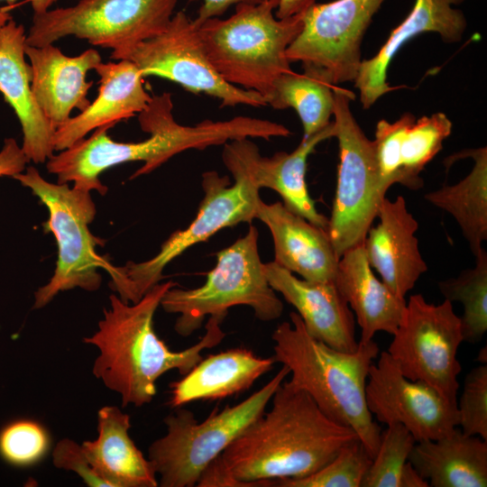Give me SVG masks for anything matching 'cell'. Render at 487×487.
<instances>
[{
	"label": "cell",
	"mask_w": 487,
	"mask_h": 487,
	"mask_svg": "<svg viewBox=\"0 0 487 487\" xmlns=\"http://www.w3.org/2000/svg\"><path fill=\"white\" fill-rule=\"evenodd\" d=\"M176 285L172 280L160 282L133 304L111 294L97 330L83 338L99 352L93 374L121 396L123 408L151 403L161 376L171 370L186 374L203 359L204 350L217 345L225 336L220 326L225 317L210 316L198 343L181 351L170 349L156 334L153 317L165 292Z\"/></svg>",
	"instance_id": "cell-1"
},
{
	"label": "cell",
	"mask_w": 487,
	"mask_h": 487,
	"mask_svg": "<svg viewBox=\"0 0 487 487\" xmlns=\"http://www.w3.org/2000/svg\"><path fill=\"white\" fill-rule=\"evenodd\" d=\"M263 412L222 453L241 481L306 477L332 460L355 432L328 418L303 390L282 382ZM359 439V438H358Z\"/></svg>",
	"instance_id": "cell-2"
},
{
	"label": "cell",
	"mask_w": 487,
	"mask_h": 487,
	"mask_svg": "<svg viewBox=\"0 0 487 487\" xmlns=\"http://www.w3.org/2000/svg\"><path fill=\"white\" fill-rule=\"evenodd\" d=\"M171 94L152 96L148 106L138 114L141 129L149 138L137 142H115L108 130L115 124L95 129L69 148L53 154L46 161L47 170L57 176V183H73V188L101 195L107 192L99 177L109 168L131 161L142 165L131 179L149 174L173 156L191 149L204 150L225 144L232 137L226 120H204L195 125H182L173 116Z\"/></svg>",
	"instance_id": "cell-3"
},
{
	"label": "cell",
	"mask_w": 487,
	"mask_h": 487,
	"mask_svg": "<svg viewBox=\"0 0 487 487\" xmlns=\"http://www.w3.org/2000/svg\"><path fill=\"white\" fill-rule=\"evenodd\" d=\"M289 318L272 333L275 361L289 369V381L328 418L353 429L372 458L381 429L368 409L365 386L378 345L359 341L354 352L339 351L311 336L297 312Z\"/></svg>",
	"instance_id": "cell-4"
},
{
	"label": "cell",
	"mask_w": 487,
	"mask_h": 487,
	"mask_svg": "<svg viewBox=\"0 0 487 487\" xmlns=\"http://www.w3.org/2000/svg\"><path fill=\"white\" fill-rule=\"evenodd\" d=\"M278 0L238 5L226 19L195 23L205 52L228 83L260 94L267 102L276 79L291 70L286 52L303 27V14L275 16Z\"/></svg>",
	"instance_id": "cell-5"
},
{
	"label": "cell",
	"mask_w": 487,
	"mask_h": 487,
	"mask_svg": "<svg viewBox=\"0 0 487 487\" xmlns=\"http://www.w3.org/2000/svg\"><path fill=\"white\" fill-rule=\"evenodd\" d=\"M234 179L215 170L202 174L204 198L196 217L183 230L173 232L160 251L142 262H129L124 266L111 265L109 287L124 302L135 303L163 278L166 266L190 247L207 241L218 231L256 219L261 202L260 188L245 170L234 161L222 158Z\"/></svg>",
	"instance_id": "cell-6"
},
{
	"label": "cell",
	"mask_w": 487,
	"mask_h": 487,
	"mask_svg": "<svg viewBox=\"0 0 487 487\" xmlns=\"http://www.w3.org/2000/svg\"><path fill=\"white\" fill-rule=\"evenodd\" d=\"M259 233L250 225L246 234L216 253V264L205 283L194 289H169L160 306L178 314L174 329L188 336L200 328L206 317H226L234 306L250 307L262 321L279 318L283 303L269 284L258 247Z\"/></svg>",
	"instance_id": "cell-7"
},
{
	"label": "cell",
	"mask_w": 487,
	"mask_h": 487,
	"mask_svg": "<svg viewBox=\"0 0 487 487\" xmlns=\"http://www.w3.org/2000/svg\"><path fill=\"white\" fill-rule=\"evenodd\" d=\"M289 374L282 365L259 391L234 406L216 408L200 423L192 411L177 409L164 418L166 434L148 448L147 458L161 487H192L203 469L220 455L264 411Z\"/></svg>",
	"instance_id": "cell-8"
},
{
	"label": "cell",
	"mask_w": 487,
	"mask_h": 487,
	"mask_svg": "<svg viewBox=\"0 0 487 487\" xmlns=\"http://www.w3.org/2000/svg\"><path fill=\"white\" fill-rule=\"evenodd\" d=\"M30 188L49 211L44 224L58 245V260L49 282L34 293L33 308H42L60 292L80 288L87 291L99 289L102 276L111 262L96 251L104 241L89 230L96 208L89 191L69 187L67 183H51L42 178L33 166L14 177Z\"/></svg>",
	"instance_id": "cell-9"
},
{
	"label": "cell",
	"mask_w": 487,
	"mask_h": 487,
	"mask_svg": "<svg viewBox=\"0 0 487 487\" xmlns=\"http://www.w3.org/2000/svg\"><path fill=\"white\" fill-rule=\"evenodd\" d=\"M335 136L339 163L327 233L336 256L363 243L377 218L382 190L373 141L366 137L351 112L354 94L334 86Z\"/></svg>",
	"instance_id": "cell-10"
},
{
	"label": "cell",
	"mask_w": 487,
	"mask_h": 487,
	"mask_svg": "<svg viewBox=\"0 0 487 487\" xmlns=\"http://www.w3.org/2000/svg\"><path fill=\"white\" fill-rule=\"evenodd\" d=\"M178 0H79L76 5L33 14L25 42L53 44L67 36L118 51L161 32Z\"/></svg>",
	"instance_id": "cell-11"
},
{
	"label": "cell",
	"mask_w": 487,
	"mask_h": 487,
	"mask_svg": "<svg viewBox=\"0 0 487 487\" xmlns=\"http://www.w3.org/2000/svg\"><path fill=\"white\" fill-rule=\"evenodd\" d=\"M392 335L387 352L402 374L456 402L462 370L457 352L464 337L453 303L445 299L435 305L422 294L411 295Z\"/></svg>",
	"instance_id": "cell-12"
},
{
	"label": "cell",
	"mask_w": 487,
	"mask_h": 487,
	"mask_svg": "<svg viewBox=\"0 0 487 487\" xmlns=\"http://www.w3.org/2000/svg\"><path fill=\"white\" fill-rule=\"evenodd\" d=\"M110 57L132 61L143 78H165L189 92L215 97L222 107L268 106L260 94L235 87L218 74L205 52L194 20L184 11L174 14L159 34L129 49L112 51Z\"/></svg>",
	"instance_id": "cell-13"
},
{
	"label": "cell",
	"mask_w": 487,
	"mask_h": 487,
	"mask_svg": "<svg viewBox=\"0 0 487 487\" xmlns=\"http://www.w3.org/2000/svg\"><path fill=\"white\" fill-rule=\"evenodd\" d=\"M385 0H335L315 3L303 14L300 33L287 50L289 61L332 86L354 81L362 60L361 44Z\"/></svg>",
	"instance_id": "cell-14"
},
{
	"label": "cell",
	"mask_w": 487,
	"mask_h": 487,
	"mask_svg": "<svg viewBox=\"0 0 487 487\" xmlns=\"http://www.w3.org/2000/svg\"><path fill=\"white\" fill-rule=\"evenodd\" d=\"M365 400L378 422L404 426L416 442L440 438L458 427L456 402L427 383L405 377L387 351L371 365Z\"/></svg>",
	"instance_id": "cell-15"
},
{
	"label": "cell",
	"mask_w": 487,
	"mask_h": 487,
	"mask_svg": "<svg viewBox=\"0 0 487 487\" xmlns=\"http://www.w3.org/2000/svg\"><path fill=\"white\" fill-rule=\"evenodd\" d=\"M334 136L335 125L332 121L321 132L302 138L291 152H279L271 157L262 156L251 138H244L225 143L222 157L243 168L260 189L267 188L274 190L281 197L287 208L327 231L328 218L317 211L309 195L306 170L308 158L316 147Z\"/></svg>",
	"instance_id": "cell-16"
},
{
	"label": "cell",
	"mask_w": 487,
	"mask_h": 487,
	"mask_svg": "<svg viewBox=\"0 0 487 487\" xmlns=\"http://www.w3.org/2000/svg\"><path fill=\"white\" fill-rule=\"evenodd\" d=\"M451 131V121L441 112L418 119L406 113L393 123L380 120L373 142L382 187L422 188L421 171L442 150Z\"/></svg>",
	"instance_id": "cell-17"
},
{
	"label": "cell",
	"mask_w": 487,
	"mask_h": 487,
	"mask_svg": "<svg viewBox=\"0 0 487 487\" xmlns=\"http://www.w3.org/2000/svg\"><path fill=\"white\" fill-rule=\"evenodd\" d=\"M377 218L378 224L370 227L363 243L366 259L382 282L397 297L405 299L427 271L415 236L418 223L401 196L394 200L384 198Z\"/></svg>",
	"instance_id": "cell-18"
},
{
	"label": "cell",
	"mask_w": 487,
	"mask_h": 487,
	"mask_svg": "<svg viewBox=\"0 0 487 487\" xmlns=\"http://www.w3.org/2000/svg\"><path fill=\"white\" fill-rule=\"evenodd\" d=\"M271 287L292 305L308 333L328 346L343 352H354V316L334 281H310L299 279L274 262L264 263Z\"/></svg>",
	"instance_id": "cell-19"
},
{
	"label": "cell",
	"mask_w": 487,
	"mask_h": 487,
	"mask_svg": "<svg viewBox=\"0 0 487 487\" xmlns=\"http://www.w3.org/2000/svg\"><path fill=\"white\" fill-rule=\"evenodd\" d=\"M24 51L30 61L35 101L56 130L71 117L74 109L81 112L90 104L87 93L93 82L87 81V74L102 62V58L94 48L69 57L53 44H25Z\"/></svg>",
	"instance_id": "cell-20"
},
{
	"label": "cell",
	"mask_w": 487,
	"mask_h": 487,
	"mask_svg": "<svg viewBox=\"0 0 487 487\" xmlns=\"http://www.w3.org/2000/svg\"><path fill=\"white\" fill-rule=\"evenodd\" d=\"M26 33L13 19L0 28V93L23 131L22 150L30 161L44 163L54 154L55 128L33 96L32 70L25 60Z\"/></svg>",
	"instance_id": "cell-21"
},
{
	"label": "cell",
	"mask_w": 487,
	"mask_h": 487,
	"mask_svg": "<svg viewBox=\"0 0 487 487\" xmlns=\"http://www.w3.org/2000/svg\"><path fill=\"white\" fill-rule=\"evenodd\" d=\"M464 0H415L405 20L391 33L379 51L362 60L354 85L363 107L370 108L381 96L394 89L387 83V70L400 49L416 35L436 32L446 42L459 41L467 26L464 13L454 5Z\"/></svg>",
	"instance_id": "cell-22"
},
{
	"label": "cell",
	"mask_w": 487,
	"mask_h": 487,
	"mask_svg": "<svg viewBox=\"0 0 487 487\" xmlns=\"http://www.w3.org/2000/svg\"><path fill=\"white\" fill-rule=\"evenodd\" d=\"M95 70L99 76L98 95L86 109L56 128V152L69 148L100 126L134 116L152 99L144 88L143 76L132 61H102Z\"/></svg>",
	"instance_id": "cell-23"
},
{
	"label": "cell",
	"mask_w": 487,
	"mask_h": 487,
	"mask_svg": "<svg viewBox=\"0 0 487 487\" xmlns=\"http://www.w3.org/2000/svg\"><path fill=\"white\" fill-rule=\"evenodd\" d=\"M256 219L269 228L274 262L310 281H334L339 258L326 230L287 208L261 200Z\"/></svg>",
	"instance_id": "cell-24"
},
{
	"label": "cell",
	"mask_w": 487,
	"mask_h": 487,
	"mask_svg": "<svg viewBox=\"0 0 487 487\" xmlns=\"http://www.w3.org/2000/svg\"><path fill=\"white\" fill-rule=\"evenodd\" d=\"M334 282L361 328L359 341L372 340L378 332L395 333L407 301L377 279L363 244L348 249L340 257Z\"/></svg>",
	"instance_id": "cell-25"
},
{
	"label": "cell",
	"mask_w": 487,
	"mask_h": 487,
	"mask_svg": "<svg viewBox=\"0 0 487 487\" xmlns=\"http://www.w3.org/2000/svg\"><path fill=\"white\" fill-rule=\"evenodd\" d=\"M130 416L116 406L97 411V436L81 446L96 473L109 487H156L152 464L131 438Z\"/></svg>",
	"instance_id": "cell-26"
},
{
	"label": "cell",
	"mask_w": 487,
	"mask_h": 487,
	"mask_svg": "<svg viewBox=\"0 0 487 487\" xmlns=\"http://www.w3.org/2000/svg\"><path fill=\"white\" fill-rule=\"evenodd\" d=\"M275 363L274 357L262 358L244 347L211 354L170 383L169 405L179 408L191 401L221 400L241 393L271 371Z\"/></svg>",
	"instance_id": "cell-27"
},
{
	"label": "cell",
	"mask_w": 487,
	"mask_h": 487,
	"mask_svg": "<svg viewBox=\"0 0 487 487\" xmlns=\"http://www.w3.org/2000/svg\"><path fill=\"white\" fill-rule=\"evenodd\" d=\"M408 461L433 487L487 486V440L464 434L417 442Z\"/></svg>",
	"instance_id": "cell-28"
},
{
	"label": "cell",
	"mask_w": 487,
	"mask_h": 487,
	"mask_svg": "<svg viewBox=\"0 0 487 487\" xmlns=\"http://www.w3.org/2000/svg\"><path fill=\"white\" fill-rule=\"evenodd\" d=\"M465 157L474 162L466 177L456 184L430 191L424 198L455 219L471 252L476 255L487 239V149L464 150L446 158L445 165L449 167Z\"/></svg>",
	"instance_id": "cell-29"
},
{
	"label": "cell",
	"mask_w": 487,
	"mask_h": 487,
	"mask_svg": "<svg viewBox=\"0 0 487 487\" xmlns=\"http://www.w3.org/2000/svg\"><path fill=\"white\" fill-rule=\"evenodd\" d=\"M334 86L306 73L292 70L281 74L274 82L268 105L275 109L291 107L299 116L303 137L308 138L327 127L332 121Z\"/></svg>",
	"instance_id": "cell-30"
},
{
	"label": "cell",
	"mask_w": 487,
	"mask_h": 487,
	"mask_svg": "<svg viewBox=\"0 0 487 487\" xmlns=\"http://www.w3.org/2000/svg\"><path fill=\"white\" fill-rule=\"evenodd\" d=\"M475 257L473 268L457 277L438 282L445 299L457 301L464 307L460 317L464 341L480 342L487 331V253L482 247Z\"/></svg>",
	"instance_id": "cell-31"
},
{
	"label": "cell",
	"mask_w": 487,
	"mask_h": 487,
	"mask_svg": "<svg viewBox=\"0 0 487 487\" xmlns=\"http://www.w3.org/2000/svg\"><path fill=\"white\" fill-rule=\"evenodd\" d=\"M372 456L363 444L354 439L317 472L298 479L273 481L280 487H361Z\"/></svg>",
	"instance_id": "cell-32"
},
{
	"label": "cell",
	"mask_w": 487,
	"mask_h": 487,
	"mask_svg": "<svg viewBox=\"0 0 487 487\" xmlns=\"http://www.w3.org/2000/svg\"><path fill=\"white\" fill-rule=\"evenodd\" d=\"M416 443L404 426L388 425L381 433L378 449L361 487H400L402 469Z\"/></svg>",
	"instance_id": "cell-33"
},
{
	"label": "cell",
	"mask_w": 487,
	"mask_h": 487,
	"mask_svg": "<svg viewBox=\"0 0 487 487\" xmlns=\"http://www.w3.org/2000/svg\"><path fill=\"white\" fill-rule=\"evenodd\" d=\"M51 438L46 428L32 419H17L0 430V456L15 467H29L48 453Z\"/></svg>",
	"instance_id": "cell-34"
},
{
	"label": "cell",
	"mask_w": 487,
	"mask_h": 487,
	"mask_svg": "<svg viewBox=\"0 0 487 487\" xmlns=\"http://www.w3.org/2000/svg\"><path fill=\"white\" fill-rule=\"evenodd\" d=\"M461 431L487 440V365L482 363L466 375L456 401Z\"/></svg>",
	"instance_id": "cell-35"
},
{
	"label": "cell",
	"mask_w": 487,
	"mask_h": 487,
	"mask_svg": "<svg viewBox=\"0 0 487 487\" xmlns=\"http://www.w3.org/2000/svg\"><path fill=\"white\" fill-rule=\"evenodd\" d=\"M52 464L58 469L77 473L89 487H109L96 473L81 445L70 438L60 439L52 451Z\"/></svg>",
	"instance_id": "cell-36"
},
{
	"label": "cell",
	"mask_w": 487,
	"mask_h": 487,
	"mask_svg": "<svg viewBox=\"0 0 487 487\" xmlns=\"http://www.w3.org/2000/svg\"><path fill=\"white\" fill-rule=\"evenodd\" d=\"M198 487H269L273 482H244L236 478L225 464L222 454L213 459L200 473Z\"/></svg>",
	"instance_id": "cell-37"
},
{
	"label": "cell",
	"mask_w": 487,
	"mask_h": 487,
	"mask_svg": "<svg viewBox=\"0 0 487 487\" xmlns=\"http://www.w3.org/2000/svg\"><path fill=\"white\" fill-rule=\"evenodd\" d=\"M30 162L26 155L14 138H7L0 151V177H14L24 171Z\"/></svg>",
	"instance_id": "cell-38"
},
{
	"label": "cell",
	"mask_w": 487,
	"mask_h": 487,
	"mask_svg": "<svg viewBox=\"0 0 487 487\" xmlns=\"http://www.w3.org/2000/svg\"><path fill=\"white\" fill-rule=\"evenodd\" d=\"M198 1V0H188ZM201 5L198 8V15L194 19L196 23H202L210 18L219 17L224 14L229 7L238 5H259L268 0H200Z\"/></svg>",
	"instance_id": "cell-39"
},
{
	"label": "cell",
	"mask_w": 487,
	"mask_h": 487,
	"mask_svg": "<svg viewBox=\"0 0 487 487\" xmlns=\"http://www.w3.org/2000/svg\"><path fill=\"white\" fill-rule=\"evenodd\" d=\"M317 0H278L275 16L279 19L289 18L305 13Z\"/></svg>",
	"instance_id": "cell-40"
},
{
	"label": "cell",
	"mask_w": 487,
	"mask_h": 487,
	"mask_svg": "<svg viewBox=\"0 0 487 487\" xmlns=\"http://www.w3.org/2000/svg\"><path fill=\"white\" fill-rule=\"evenodd\" d=\"M428 482L408 461L401 472L400 487H428Z\"/></svg>",
	"instance_id": "cell-41"
},
{
	"label": "cell",
	"mask_w": 487,
	"mask_h": 487,
	"mask_svg": "<svg viewBox=\"0 0 487 487\" xmlns=\"http://www.w3.org/2000/svg\"><path fill=\"white\" fill-rule=\"evenodd\" d=\"M1 1H7V2H14L15 0H0ZM32 5V8L33 10V14H43L50 10L51 6L56 3L58 0H29ZM12 16L4 9L0 7V28L3 27L5 24H6L10 20H12Z\"/></svg>",
	"instance_id": "cell-42"
}]
</instances>
